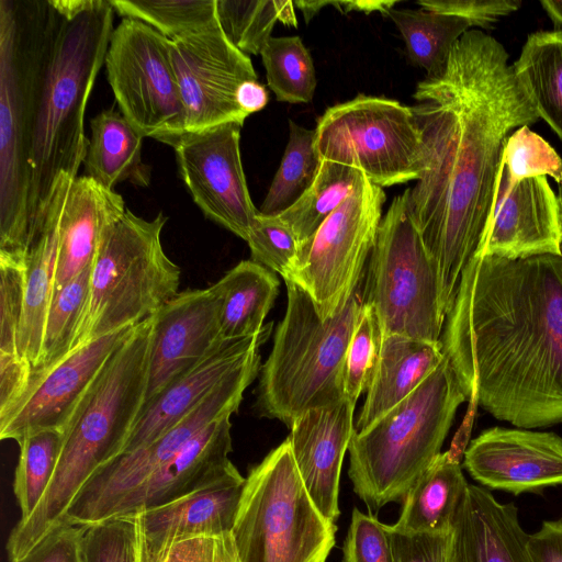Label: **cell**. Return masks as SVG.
<instances>
[{
	"label": "cell",
	"mask_w": 562,
	"mask_h": 562,
	"mask_svg": "<svg viewBox=\"0 0 562 562\" xmlns=\"http://www.w3.org/2000/svg\"><path fill=\"white\" fill-rule=\"evenodd\" d=\"M413 99L426 168L409 204L448 313L490 227L505 140L539 115L504 46L480 30L459 38L443 72L419 81Z\"/></svg>",
	"instance_id": "6da1fadb"
},
{
	"label": "cell",
	"mask_w": 562,
	"mask_h": 562,
	"mask_svg": "<svg viewBox=\"0 0 562 562\" xmlns=\"http://www.w3.org/2000/svg\"><path fill=\"white\" fill-rule=\"evenodd\" d=\"M468 400L532 429L562 423V255L475 254L440 337Z\"/></svg>",
	"instance_id": "7a4b0ae2"
},
{
	"label": "cell",
	"mask_w": 562,
	"mask_h": 562,
	"mask_svg": "<svg viewBox=\"0 0 562 562\" xmlns=\"http://www.w3.org/2000/svg\"><path fill=\"white\" fill-rule=\"evenodd\" d=\"M52 2L59 15L40 78L30 155L32 246L59 182L77 178L83 164L85 112L114 30L110 0Z\"/></svg>",
	"instance_id": "3957f363"
},
{
	"label": "cell",
	"mask_w": 562,
	"mask_h": 562,
	"mask_svg": "<svg viewBox=\"0 0 562 562\" xmlns=\"http://www.w3.org/2000/svg\"><path fill=\"white\" fill-rule=\"evenodd\" d=\"M153 316L132 329L72 413L42 499L10 532V561L24 555L46 532L63 524L92 474L122 452L145 401Z\"/></svg>",
	"instance_id": "277c9868"
},
{
	"label": "cell",
	"mask_w": 562,
	"mask_h": 562,
	"mask_svg": "<svg viewBox=\"0 0 562 562\" xmlns=\"http://www.w3.org/2000/svg\"><path fill=\"white\" fill-rule=\"evenodd\" d=\"M58 15L52 0H0V260L21 266L32 247L35 104Z\"/></svg>",
	"instance_id": "5b68a950"
},
{
	"label": "cell",
	"mask_w": 562,
	"mask_h": 562,
	"mask_svg": "<svg viewBox=\"0 0 562 562\" xmlns=\"http://www.w3.org/2000/svg\"><path fill=\"white\" fill-rule=\"evenodd\" d=\"M284 282L286 311L259 372L257 409L290 428L307 411L346 397L347 351L366 301L363 278L345 306L324 318L307 292Z\"/></svg>",
	"instance_id": "8992f818"
},
{
	"label": "cell",
	"mask_w": 562,
	"mask_h": 562,
	"mask_svg": "<svg viewBox=\"0 0 562 562\" xmlns=\"http://www.w3.org/2000/svg\"><path fill=\"white\" fill-rule=\"evenodd\" d=\"M467 398L445 359L407 397L367 429L355 430L348 447L353 492L376 516L389 503L404 499L431 464L454 414Z\"/></svg>",
	"instance_id": "52a82bcc"
},
{
	"label": "cell",
	"mask_w": 562,
	"mask_h": 562,
	"mask_svg": "<svg viewBox=\"0 0 562 562\" xmlns=\"http://www.w3.org/2000/svg\"><path fill=\"white\" fill-rule=\"evenodd\" d=\"M167 217L126 212L105 232L91 269L90 301L77 347L136 326L176 296L180 268L161 244Z\"/></svg>",
	"instance_id": "ba28073f"
},
{
	"label": "cell",
	"mask_w": 562,
	"mask_h": 562,
	"mask_svg": "<svg viewBox=\"0 0 562 562\" xmlns=\"http://www.w3.org/2000/svg\"><path fill=\"white\" fill-rule=\"evenodd\" d=\"M336 530L310 496L288 438L249 470L232 530L241 562H326Z\"/></svg>",
	"instance_id": "9c48e42d"
},
{
	"label": "cell",
	"mask_w": 562,
	"mask_h": 562,
	"mask_svg": "<svg viewBox=\"0 0 562 562\" xmlns=\"http://www.w3.org/2000/svg\"><path fill=\"white\" fill-rule=\"evenodd\" d=\"M364 277V301L382 336L440 340L447 315L440 277L414 221L409 188L382 216Z\"/></svg>",
	"instance_id": "30bf717a"
},
{
	"label": "cell",
	"mask_w": 562,
	"mask_h": 562,
	"mask_svg": "<svg viewBox=\"0 0 562 562\" xmlns=\"http://www.w3.org/2000/svg\"><path fill=\"white\" fill-rule=\"evenodd\" d=\"M314 131L319 160L359 170L382 189L418 181L425 171L416 117L396 100L358 94L328 108Z\"/></svg>",
	"instance_id": "8fae6325"
},
{
	"label": "cell",
	"mask_w": 562,
	"mask_h": 562,
	"mask_svg": "<svg viewBox=\"0 0 562 562\" xmlns=\"http://www.w3.org/2000/svg\"><path fill=\"white\" fill-rule=\"evenodd\" d=\"M385 200L383 189L361 172L349 195L301 248L284 280L307 292L322 317L338 313L363 280Z\"/></svg>",
	"instance_id": "7c38bea8"
},
{
	"label": "cell",
	"mask_w": 562,
	"mask_h": 562,
	"mask_svg": "<svg viewBox=\"0 0 562 562\" xmlns=\"http://www.w3.org/2000/svg\"><path fill=\"white\" fill-rule=\"evenodd\" d=\"M259 350L227 375L192 412L155 441L120 453L100 467L69 506L64 522L87 526L111 516L115 506L210 424L238 411L260 372Z\"/></svg>",
	"instance_id": "4fadbf2b"
},
{
	"label": "cell",
	"mask_w": 562,
	"mask_h": 562,
	"mask_svg": "<svg viewBox=\"0 0 562 562\" xmlns=\"http://www.w3.org/2000/svg\"><path fill=\"white\" fill-rule=\"evenodd\" d=\"M104 65L120 112L144 137L167 144L183 133L170 40L144 22L123 18L111 34Z\"/></svg>",
	"instance_id": "5bb4252c"
},
{
	"label": "cell",
	"mask_w": 562,
	"mask_h": 562,
	"mask_svg": "<svg viewBox=\"0 0 562 562\" xmlns=\"http://www.w3.org/2000/svg\"><path fill=\"white\" fill-rule=\"evenodd\" d=\"M170 49L184 112L183 133L225 123L243 125L249 115L238 104V89L258 77L249 56L227 40L218 22L170 41Z\"/></svg>",
	"instance_id": "9a60e30c"
},
{
	"label": "cell",
	"mask_w": 562,
	"mask_h": 562,
	"mask_svg": "<svg viewBox=\"0 0 562 562\" xmlns=\"http://www.w3.org/2000/svg\"><path fill=\"white\" fill-rule=\"evenodd\" d=\"M241 124L225 123L183 133L167 145L193 202L216 224L247 240L259 211L255 207L240 157Z\"/></svg>",
	"instance_id": "2e32d148"
},
{
	"label": "cell",
	"mask_w": 562,
	"mask_h": 562,
	"mask_svg": "<svg viewBox=\"0 0 562 562\" xmlns=\"http://www.w3.org/2000/svg\"><path fill=\"white\" fill-rule=\"evenodd\" d=\"M133 327L75 348L52 368L32 373L21 397L0 416V438L20 442L46 429H65L79 402Z\"/></svg>",
	"instance_id": "e0dca14e"
},
{
	"label": "cell",
	"mask_w": 562,
	"mask_h": 562,
	"mask_svg": "<svg viewBox=\"0 0 562 562\" xmlns=\"http://www.w3.org/2000/svg\"><path fill=\"white\" fill-rule=\"evenodd\" d=\"M463 465L483 487L537 493L562 485V438L525 428H488L470 442Z\"/></svg>",
	"instance_id": "ac0fdd59"
},
{
	"label": "cell",
	"mask_w": 562,
	"mask_h": 562,
	"mask_svg": "<svg viewBox=\"0 0 562 562\" xmlns=\"http://www.w3.org/2000/svg\"><path fill=\"white\" fill-rule=\"evenodd\" d=\"M153 317L144 405L224 341L220 301L210 288L179 292Z\"/></svg>",
	"instance_id": "d6986e66"
},
{
	"label": "cell",
	"mask_w": 562,
	"mask_h": 562,
	"mask_svg": "<svg viewBox=\"0 0 562 562\" xmlns=\"http://www.w3.org/2000/svg\"><path fill=\"white\" fill-rule=\"evenodd\" d=\"M476 254L509 259L562 255L559 201L547 177L510 183L501 164L492 220Z\"/></svg>",
	"instance_id": "ffe728a7"
},
{
	"label": "cell",
	"mask_w": 562,
	"mask_h": 562,
	"mask_svg": "<svg viewBox=\"0 0 562 562\" xmlns=\"http://www.w3.org/2000/svg\"><path fill=\"white\" fill-rule=\"evenodd\" d=\"M356 404L348 398L301 415L288 437L303 483L319 512L335 522L339 479L346 451L355 432Z\"/></svg>",
	"instance_id": "44dd1931"
},
{
	"label": "cell",
	"mask_w": 562,
	"mask_h": 562,
	"mask_svg": "<svg viewBox=\"0 0 562 562\" xmlns=\"http://www.w3.org/2000/svg\"><path fill=\"white\" fill-rule=\"evenodd\" d=\"M272 323L252 336L224 340L200 363L146 403L121 453L146 446L180 422L268 339Z\"/></svg>",
	"instance_id": "7402d4cb"
},
{
	"label": "cell",
	"mask_w": 562,
	"mask_h": 562,
	"mask_svg": "<svg viewBox=\"0 0 562 562\" xmlns=\"http://www.w3.org/2000/svg\"><path fill=\"white\" fill-rule=\"evenodd\" d=\"M231 416L201 430L113 509L110 517L158 507L193 493L234 471ZM109 517V518H110Z\"/></svg>",
	"instance_id": "603a6c76"
},
{
	"label": "cell",
	"mask_w": 562,
	"mask_h": 562,
	"mask_svg": "<svg viewBox=\"0 0 562 562\" xmlns=\"http://www.w3.org/2000/svg\"><path fill=\"white\" fill-rule=\"evenodd\" d=\"M527 536L514 503H499L487 488L469 484L446 562H530Z\"/></svg>",
	"instance_id": "cb8c5ba5"
},
{
	"label": "cell",
	"mask_w": 562,
	"mask_h": 562,
	"mask_svg": "<svg viewBox=\"0 0 562 562\" xmlns=\"http://www.w3.org/2000/svg\"><path fill=\"white\" fill-rule=\"evenodd\" d=\"M245 477L237 469L171 503L131 514L148 543L232 532ZM123 516V515H122Z\"/></svg>",
	"instance_id": "d4e9b609"
},
{
	"label": "cell",
	"mask_w": 562,
	"mask_h": 562,
	"mask_svg": "<svg viewBox=\"0 0 562 562\" xmlns=\"http://www.w3.org/2000/svg\"><path fill=\"white\" fill-rule=\"evenodd\" d=\"M126 210L114 190L86 176L72 180L59 222L54 289L92 266L105 232Z\"/></svg>",
	"instance_id": "484cf974"
},
{
	"label": "cell",
	"mask_w": 562,
	"mask_h": 562,
	"mask_svg": "<svg viewBox=\"0 0 562 562\" xmlns=\"http://www.w3.org/2000/svg\"><path fill=\"white\" fill-rule=\"evenodd\" d=\"M440 340L384 335L376 371L355 426L360 432L413 393L442 362Z\"/></svg>",
	"instance_id": "4316f807"
},
{
	"label": "cell",
	"mask_w": 562,
	"mask_h": 562,
	"mask_svg": "<svg viewBox=\"0 0 562 562\" xmlns=\"http://www.w3.org/2000/svg\"><path fill=\"white\" fill-rule=\"evenodd\" d=\"M74 179L64 178L50 201L42 232L25 265L23 317L19 353L34 368L41 358L44 328L50 305L58 246V229L65 199Z\"/></svg>",
	"instance_id": "83f0119b"
},
{
	"label": "cell",
	"mask_w": 562,
	"mask_h": 562,
	"mask_svg": "<svg viewBox=\"0 0 562 562\" xmlns=\"http://www.w3.org/2000/svg\"><path fill=\"white\" fill-rule=\"evenodd\" d=\"M90 128L83 176L108 190L124 181L147 188L151 170L142 159L145 137L120 110L101 111L90 120Z\"/></svg>",
	"instance_id": "f1b7e54d"
},
{
	"label": "cell",
	"mask_w": 562,
	"mask_h": 562,
	"mask_svg": "<svg viewBox=\"0 0 562 562\" xmlns=\"http://www.w3.org/2000/svg\"><path fill=\"white\" fill-rule=\"evenodd\" d=\"M468 486L459 461L450 452L438 454L407 492L391 527L402 532H450Z\"/></svg>",
	"instance_id": "f546056e"
},
{
	"label": "cell",
	"mask_w": 562,
	"mask_h": 562,
	"mask_svg": "<svg viewBox=\"0 0 562 562\" xmlns=\"http://www.w3.org/2000/svg\"><path fill=\"white\" fill-rule=\"evenodd\" d=\"M279 284L273 271L252 260H245L211 285L220 301L222 339H238L260 333L278 296Z\"/></svg>",
	"instance_id": "4dcf8cb0"
},
{
	"label": "cell",
	"mask_w": 562,
	"mask_h": 562,
	"mask_svg": "<svg viewBox=\"0 0 562 562\" xmlns=\"http://www.w3.org/2000/svg\"><path fill=\"white\" fill-rule=\"evenodd\" d=\"M513 68L539 117L562 139V30L530 34Z\"/></svg>",
	"instance_id": "1f68e13d"
},
{
	"label": "cell",
	"mask_w": 562,
	"mask_h": 562,
	"mask_svg": "<svg viewBox=\"0 0 562 562\" xmlns=\"http://www.w3.org/2000/svg\"><path fill=\"white\" fill-rule=\"evenodd\" d=\"M386 15L400 31L411 64L425 69L427 77L443 72L453 46L471 27L462 18L422 8H392Z\"/></svg>",
	"instance_id": "d6a6232c"
},
{
	"label": "cell",
	"mask_w": 562,
	"mask_h": 562,
	"mask_svg": "<svg viewBox=\"0 0 562 562\" xmlns=\"http://www.w3.org/2000/svg\"><path fill=\"white\" fill-rule=\"evenodd\" d=\"M91 269L92 266L86 268L66 284L54 289L41 358L32 373L52 368L76 348L89 307Z\"/></svg>",
	"instance_id": "836d02e7"
},
{
	"label": "cell",
	"mask_w": 562,
	"mask_h": 562,
	"mask_svg": "<svg viewBox=\"0 0 562 562\" xmlns=\"http://www.w3.org/2000/svg\"><path fill=\"white\" fill-rule=\"evenodd\" d=\"M361 171L328 160H321L307 190L279 217L294 233L301 248L323 222L349 195Z\"/></svg>",
	"instance_id": "e575fe53"
},
{
	"label": "cell",
	"mask_w": 562,
	"mask_h": 562,
	"mask_svg": "<svg viewBox=\"0 0 562 562\" xmlns=\"http://www.w3.org/2000/svg\"><path fill=\"white\" fill-rule=\"evenodd\" d=\"M218 24L227 40L246 55H260L277 22L297 26L294 2L216 0Z\"/></svg>",
	"instance_id": "d590c367"
},
{
	"label": "cell",
	"mask_w": 562,
	"mask_h": 562,
	"mask_svg": "<svg viewBox=\"0 0 562 562\" xmlns=\"http://www.w3.org/2000/svg\"><path fill=\"white\" fill-rule=\"evenodd\" d=\"M289 132L281 164L259 209L263 215H279L290 207L312 184L318 169L315 131L290 120Z\"/></svg>",
	"instance_id": "8d00e7d4"
},
{
	"label": "cell",
	"mask_w": 562,
	"mask_h": 562,
	"mask_svg": "<svg viewBox=\"0 0 562 562\" xmlns=\"http://www.w3.org/2000/svg\"><path fill=\"white\" fill-rule=\"evenodd\" d=\"M260 56L268 86L278 101H312L317 83L315 67L300 36H272Z\"/></svg>",
	"instance_id": "74e56055"
},
{
	"label": "cell",
	"mask_w": 562,
	"mask_h": 562,
	"mask_svg": "<svg viewBox=\"0 0 562 562\" xmlns=\"http://www.w3.org/2000/svg\"><path fill=\"white\" fill-rule=\"evenodd\" d=\"M119 15L151 26L170 41L217 23L216 0H110Z\"/></svg>",
	"instance_id": "f35d334b"
},
{
	"label": "cell",
	"mask_w": 562,
	"mask_h": 562,
	"mask_svg": "<svg viewBox=\"0 0 562 562\" xmlns=\"http://www.w3.org/2000/svg\"><path fill=\"white\" fill-rule=\"evenodd\" d=\"M64 431L46 429L25 436L19 443L20 458L15 468L13 492L26 519L34 512L47 488L58 462Z\"/></svg>",
	"instance_id": "ab89813d"
},
{
	"label": "cell",
	"mask_w": 562,
	"mask_h": 562,
	"mask_svg": "<svg viewBox=\"0 0 562 562\" xmlns=\"http://www.w3.org/2000/svg\"><path fill=\"white\" fill-rule=\"evenodd\" d=\"M503 170L510 183L536 177H551L562 182V159L541 136L528 125L516 128L504 144Z\"/></svg>",
	"instance_id": "60d3db41"
},
{
	"label": "cell",
	"mask_w": 562,
	"mask_h": 562,
	"mask_svg": "<svg viewBox=\"0 0 562 562\" xmlns=\"http://www.w3.org/2000/svg\"><path fill=\"white\" fill-rule=\"evenodd\" d=\"M382 330L373 307L364 303L351 337L345 375V395L355 403L371 386L381 346Z\"/></svg>",
	"instance_id": "b9f144b4"
},
{
	"label": "cell",
	"mask_w": 562,
	"mask_h": 562,
	"mask_svg": "<svg viewBox=\"0 0 562 562\" xmlns=\"http://www.w3.org/2000/svg\"><path fill=\"white\" fill-rule=\"evenodd\" d=\"M136 562H241L232 532L154 544L137 535Z\"/></svg>",
	"instance_id": "7bdbcfd3"
},
{
	"label": "cell",
	"mask_w": 562,
	"mask_h": 562,
	"mask_svg": "<svg viewBox=\"0 0 562 562\" xmlns=\"http://www.w3.org/2000/svg\"><path fill=\"white\" fill-rule=\"evenodd\" d=\"M246 241L251 260L280 273L283 279L291 274L300 259L301 245L279 215L258 213Z\"/></svg>",
	"instance_id": "ee69618b"
},
{
	"label": "cell",
	"mask_w": 562,
	"mask_h": 562,
	"mask_svg": "<svg viewBox=\"0 0 562 562\" xmlns=\"http://www.w3.org/2000/svg\"><path fill=\"white\" fill-rule=\"evenodd\" d=\"M137 526L132 515L85 526L82 562H136Z\"/></svg>",
	"instance_id": "f6af8a7d"
},
{
	"label": "cell",
	"mask_w": 562,
	"mask_h": 562,
	"mask_svg": "<svg viewBox=\"0 0 562 562\" xmlns=\"http://www.w3.org/2000/svg\"><path fill=\"white\" fill-rule=\"evenodd\" d=\"M342 562H394L385 525L376 516L352 510L342 546Z\"/></svg>",
	"instance_id": "bcb514c9"
},
{
	"label": "cell",
	"mask_w": 562,
	"mask_h": 562,
	"mask_svg": "<svg viewBox=\"0 0 562 562\" xmlns=\"http://www.w3.org/2000/svg\"><path fill=\"white\" fill-rule=\"evenodd\" d=\"M24 283L25 266L0 261V353H19Z\"/></svg>",
	"instance_id": "7dc6e473"
},
{
	"label": "cell",
	"mask_w": 562,
	"mask_h": 562,
	"mask_svg": "<svg viewBox=\"0 0 562 562\" xmlns=\"http://www.w3.org/2000/svg\"><path fill=\"white\" fill-rule=\"evenodd\" d=\"M85 526L63 522L41 538L24 555L10 562H82Z\"/></svg>",
	"instance_id": "c3c4849f"
},
{
	"label": "cell",
	"mask_w": 562,
	"mask_h": 562,
	"mask_svg": "<svg viewBox=\"0 0 562 562\" xmlns=\"http://www.w3.org/2000/svg\"><path fill=\"white\" fill-rule=\"evenodd\" d=\"M394 562H446L450 532H402L385 525Z\"/></svg>",
	"instance_id": "681fc988"
},
{
	"label": "cell",
	"mask_w": 562,
	"mask_h": 562,
	"mask_svg": "<svg viewBox=\"0 0 562 562\" xmlns=\"http://www.w3.org/2000/svg\"><path fill=\"white\" fill-rule=\"evenodd\" d=\"M422 9L456 15L470 22L471 26L488 27L499 18L517 11V0H419Z\"/></svg>",
	"instance_id": "f907efd6"
},
{
	"label": "cell",
	"mask_w": 562,
	"mask_h": 562,
	"mask_svg": "<svg viewBox=\"0 0 562 562\" xmlns=\"http://www.w3.org/2000/svg\"><path fill=\"white\" fill-rule=\"evenodd\" d=\"M31 371V363L19 353H0V416L21 397Z\"/></svg>",
	"instance_id": "816d5d0a"
},
{
	"label": "cell",
	"mask_w": 562,
	"mask_h": 562,
	"mask_svg": "<svg viewBox=\"0 0 562 562\" xmlns=\"http://www.w3.org/2000/svg\"><path fill=\"white\" fill-rule=\"evenodd\" d=\"M526 547L530 562H562V518L544 520L528 533Z\"/></svg>",
	"instance_id": "f5cc1de1"
},
{
	"label": "cell",
	"mask_w": 562,
	"mask_h": 562,
	"mask_svg": "<svg viewBox=\"0 0 562 562\" xmlns=\"http://www.w3.org/2000/svg\"><path fill=\"white\" fill-rule=\"evenodd\" d=\"M268 100V92L258 80L247 81L238 89V104L248 115L263 109Z\"/></svg>",
	"instance_id": "db71d44e"
},
{
	"label": "cell",
	"mask_w": 562,
	"mask_h": 562,
	"mask_svg": "<svg viewBox=\"0 0 562 562\" xmlns=\"http://www.w3.org/2000/svg\"><path fill=\"white\" fill-rule=\"evenodd\" d=\"M396 3L397 1H330V5L336 7L342 13L351 11L371 13L376 11L386 14Z\"/></svg>",
	"instance_id": "11a10c76"
},
{
	"label": "cell",
	"mask_w": 562,
	"mask_h": 562,
	"mask_svg": "<svg viewBox=\"0 0 562 562\" xmlns=\"http://www.w3.org/2000/svg\"><path fill=\"white\" fill-rule=\"evenodd\" d=\"M294 4L303 12L308 22L323 7L330 5V1H295Z\"/></svg>",
	"instance_id": "9f6ffc18"
},
{
	"label": "cell",
	"mask_w": 562,
	"mask_h": 562,
	"mask_svg": "<svg viewBox=\"0 0 562 562\" xmlns=\"http://www.w3.org/2000/svg\"><path fill=\"white\" fill-rule=\"evenodd\" d=\"M540 3L554 24L562 26V1L542 0Z\"/></svg>",
	"instance_id": "6f0895ef"
},
{
	"label": "cell",
	"mask_w": 562,
	"mask_h": 562,
	"mask_svg": "<svg viewBox=\"0 0 562 562\" xmlns=\"http://www.w3.org/2000/svg\"><path fill=\"white\" fill-rule=\"evenodd\" d=\"M558 201H559L560 223H561V233H562V182L560 183V193L558 196Z\"/></svg>",
	"instance_id": "680465c9"
}]
</instances>
